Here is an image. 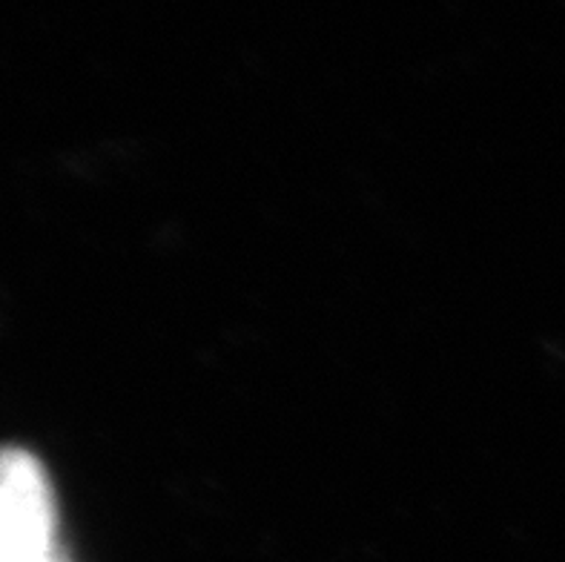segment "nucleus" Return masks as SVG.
<instances>
[{
    "instance_id": "f257e3e1",
    "label": "nucleus",
    "mask_w": 565,
    "mask_h": 562,
    "mask_svg": "<svg viewBox=\"0 0 565 562\" xmlns=\"http://www.w3.org/2000/svg\"><path fill=\"white\" fill-rule=\"evenodd\" d=\"M0 562H64L57 554V497L32 450L0 448Z\"/></svg>"
}]
</instances>
